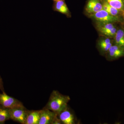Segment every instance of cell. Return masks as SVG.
<instances>
[{"instance_id": "8", "label": "cell", "mask_w": 124, "mask_h": 124, "mask_svg": "<svg viewBox=\"0 0 124 124\" xmlns=\"http://www.w3.org/2000/svg\"><path fill=\"white\" fill-rule=\"evenodd\" d=\"M102 9V5L100 0H89L85 8L86 12L90 14L95 13Z\"/></svg>"}, {"instance_id": "11", "label": "cell", "mask_w": 124, "mask_h": 124, "mask_svg": "<svg viewBox=\"0 0 124 124\" xmlns=\"http://www.w3.org/2000/svg\"><path fill=\"white\" fill-rule=\"evenodd\" d=\"M112 45L110 39L107 38L100 40L98 44V46L100 52L106 54Z\"/></svg>"}, {"instance_id": "2", "label": "cell", "mask_w": 124, "mask_h": 124, "mask_svg": "<svg viewBox=\"0 0 124 124\" xmlns=\"http://www.w3.org/2000/svg\"><path fill=\"white\" fill-rule=\"evenodd\" d=\"M9 109L10 119L22 124H25L28 110L23 106Z\"/></svg>"}, {"instance_id": "7", "label": "cell", "mask_w": 124, "mask_h": 124, "mask_svg": "<svg viewBox=\"0 0 124 124\" xmlns=\"http://www.w3.org/2000/svg\"><path fill=\"white\" fill-rule=\"evenodd\" d=\"M108 59L114 60L124 56V48L115 44L112 45L106 54Z\"/></svg>"}, {"instance_id": "12", "label": "cell", "mask_w": 124, "mask_h": 124, "mask_svg": "<svg viewBox=\"0 0 124 124\" xmlns=\"http://www.w3.org/2000/svg\"><path fill=\"white\" fill-rule=\"evenodd\" d=\"M113 23L97 22V28L98 31L102 35L106 36L111 29L115 27Z\"/></svg>"}, {"instance_id": "4", "label": "cell", "mask_w": 124, "mask_h": 124, "mask_svg": "<svg viewBox=\"0 0 124 124\" xmlns=\"http://www.w3.org/2000/svg\"><path fill=\"white\" fill-rule=\"evenodd\" d=\"M91 17L99 22L113 23L120 21L119 17L111 15L103 9L95 13L91 14Z\"/></svg>"}, {"instance_id": "10", "label": "cell", "mask_w": 124, "mask_h": 124, "mask_svg": "<svg viewBox=\"0 0 124 124\" xmlns=\"http://www.w3.org/2000/svg\"><path fill=\"white\" fill-rule=\"evenodd\" d=\"M54 2L53 9L54 10L69 16L70 12L69 9L64 0L57 1Z\"/></svg>"}, {"instance_id": "17", "label": "cell", "mask_w": 124, "mask_h": 124, "mask_svg": "<svg viewBox=\"0 0 124 124\" xmlns=\"http://www.w3.org/2000/svg\"><path fill=\"white\" fill-rule=\"evenodd\" d=\"M52 124H62L60 119L58 117V115L54 118Z\"/></svg>"}, {"instance_id": "6", "label": "cell", "mask_w": 124, "mask_h": 124, "mask_svg": "<svg viewBox=\"0 0 124 124\" xmlns=\"http://www.w3.org/2000/svg\"><path fill=\"white\" fill-rule=\"evenodd\" d=\"M57 115L53 111L44 108L41 110L38 124H52L54 118Z\"/></svg>"}, {"instance_id": "3", "label": "cell", "mask_w": 124, "mask_h": 124, "mask_svg": "<svg viewBox=\"0 0 124 124\" xmlns=\"http://www.w3.org/2000/svg\"><path fill=\"white\" fill-rule=\"evenodd\" d=\"M58 116L62 124H79L75 112L68 106L58 114Z\"/></svg>"}, {"instance_id": "5", "label": "cell", "mask_w": 124, "mask_h": 124, "mask_svg": "<svg viewBox=\"0 0 124 124\" xmlns=\"http://www.w3.org/2000/svg\"><path fill=\"white\" fill-rule=\"evenodd\" d=\"M0 105L8 109L24 106L22 102L7 95L5 92L0 93Z\"/></svg>"}, {"instance_id": "20", "label": "cell", "mask_w": 124, "mask_h": 124, "mask_svg": "<svg viewBox=\"0 0 124 124\" xmlns=\"http://www.w3.org/2000/svg\"><path fill=\"white\" fill-rule=\"evenodd\" d=\"M59 0H57V1Z\"/></svg>"}, {"instance_id": "1", "label": "cell", "mask_w": 124, "mask_h": 124, "mask_svg": "<svg viewBox=\"0 0 124 124\" xmlns=\"http://www.w3.org/2000/svg\"><path fill=\"white\" fill-rule=\"evenodd\" d=\"M70 100V98L69 95H64L57 90H54L44 108L48 109L58 115L66 108Z\"/></svg>"}, {"instance_id": "16", "label": "cell", "mask_w": 124, "mask_h": 124, "mask_svg": "<svg viewBox=\"0 0 124 124\" xmlns=\"http://www.w3.org/2000/svg\"><path fill=\"white\" fill-rule=\"evenodd\" d=\"M9 120H10V118L9 109L0 105V124H4Z\"/></svg>"}, {"instance_id": "18", "label": "cell", "mask_w": 124, "mask_h": 124, "mask_svg": "<svg viewBox=\"0 0 124 124\" xmlns=\"http://www.w3.org/2000/svg\"><path fill=\"white\" fill-rule=\"evenodd\" d=\"M0 90H1L2 93L5 92L3 81H2V79L1 77L0 76Z\"/></svg>"}, {"instance_id": "9", "label": "cell", "mask_w": 124, "mask_h": 124, "mask_svg": "<svg viewBox=\"0 0 124 124\" xmlns=\"http://www.w3.org/2000/svg\"><path fill=\"white\" fill-rule=\"evenodd\" d=\"M41 110H29L27 114L25 124H38L39 121Z\"/></svg>"}, {"instance_id": "14", "label": "cell", "mask_w": 124, "mask_h": 124, "mask_svg": "<svg viewBox=\"0 0 124 124\" xmlns=\"http://www.w3.org/2000/svg\"><path fill=\"white\" fill-rule=\"evenodd\" d=\"M115 37V44L124 48V31L119 29L116 31Z\"/></svg>"}, {"instance_id": "19", "label": "cell", "mask_w": 124, "mask_h": 124, "mask_svg": "<svg viewBox=\"0 0 124 124\" xmlns=\"http://www.w3.org/2000/svg\"><path fill=\"white\" fill-rule=\"evenodd\" d=\"M53 0L54 1H57V0Z\"/></svg>"}, {"instance_id": "15", "label": "cell", "mask_w": 124, "mask_h": 124, "mask_svg": "<svg viewBox=\"0 0 124 124\" xmlns=\"http://www.w3.org/2000/svg\"><path fill=\"white\" fill-rule=\"evenodd\" d=\"M102 5V9L106 11L111 15L119 17L118 15L121 13L117 9L112 7L106 2L103 1Z\"/></svg>"}, {"instance_id": "21", "label": "cell", "mask_w": 124, "mask_h": 124, "mask_svg": "<svg viewBox=\"0 0 124 124\" xmlns=\"http://www.w3.org/2000/svg\"><path fill=\"white\" fill-rule=\"evenodd\" d=\"M123 2H124V0H123Z\"/></svg>"}, {"instance_id": "13", "label": "cell", "mask_w": 124, "mask_h": 124, "mask_svg": "<svg viewBox=\"0 0 124 124\" xmlns=\"http://www.w3.org/2000/svg\"><path fill=\"white\" fill-rule=\"evenodd\" d=\"M112 7L119 10L122 13H124V4L123 0H102Z\"/></svg>"}]
</instances>
